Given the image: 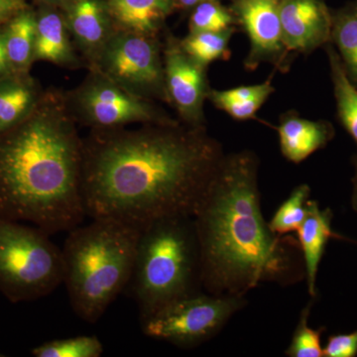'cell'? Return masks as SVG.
<instances>
[{
	"label": "cell",
	"instance_id": "6da1fadb",
	"mask_svg": "<svg viewBox=\"0 0 357 357\" xmlns=\"http://www.w3.org/2000/svg\"><path fill=\"white\" fill-rule=\"evenodd\" d=\"M225 155L204 126L177 121L93 129L83 139L86 217L141 227L192 217Z\"/></svg>",
	"mask_w": 357,
	"mask_h": 357
},
{
	"label": "cell",
	"instance_id": "7a4b0ae2",
	"mask_svg": "<svg viewBox=\"0 0 357 357\" xmlns=\"http://www.w3.org/2000/svg\"><path fill=\"white\" fill-rule=\"evenodd\" d=\"M257 173L250 152L223 156L192 215L202 287L211 295L245 297L262 282L301 278L298 241L276 236L263 218Z\"/></svg>",
	"mask_w": 357,
	"mask_h": 357
},
{
	"label": "cell",
	"instance_id": "3957f363",
	"mask_svg": "<svg viewBox=\"0 0 357 357\" xmlns=\"http://www.w3.org/2000/svg\"><path fill=\"white\" fill-rule=\"evenodd\" d=\"M83 139L65 93L43 91L22 121L0 133V217L51 234L86 218Z\"/></svg>",
	"mask_w": 357,
	"mask_h": 357
},
{
	"label": "cell",
	"instance_id": "277c9868",
	"mask_svg": "<svg viewBox=\"0 0 357 357\" xmlns=\"http://www.w3.org/2000/svg\"><path fill=\"white\" fill-rule=\"evenodd\" d=\"M68 232L62 252L70 306L79 318L95 324L130 282L140 229L93 220Z\"/></svg>",
	"mask_w": 357,
	"mask_h": 357
},
{
	"label": "cell",
	"instance_id": "5b68a950",
	"mask_svg": "<svg viewBox=\"0 0 357 357\" xmlns=\"http://www.w3.org/2000/svg\"><path fill=\"white\" fill-rule=\"evenodd\" d=\"M140 319L199 292L201 258L194 218H160L140 229L128 284Z\"/></svg>",
	"mask_w": 357,
	"mask_h": 357
},
{
	"label": "cell",
	"instance_id": "8992f818",
	"mask_svg": "<svg viewBox=\"0 0 357 357\" xmlns=\"http://www.w3.org/2000/svg\"><path fill=\"white\" fill-rule=\"evenodd\" d=\"M62 249L38 227L0 217V292L11 302L48 296L64 283Z\"/></svg>",
	"mask_w": 357,
	"mask_h": 357
},
{
	"label": "cell",
	"instance_id": "52a82bcc",
	"mask_svg": "<svg viewBox=\"0 0 357 357\" xmlns=\"http://www.w3.org/2000/svg\"><path fill=\"white\" fill-rule=\"evenodd\" d=\"M245 297L201 292L181 298L140 319L146 337L191 349L215 335L246 305Z\"/></svg>",
	"mask_w": 357,
	"mask_h": 357
},
{
	"label": "cell",
	"instance_id": "ba28073f",
	"mask_svg": "<svg viewBox=\"0 0 357 357\" xmlns=\"http://www.w3.org/2000/svg\"><path fill=\"white\" fill-rule=\"evenodd\" d=\"M66 96L76 121L93 129L174 121L149 98L136 95L96 70H91L86 81Z\"/></svg>",
	"mask_w": 357,
	"mask_h": 357
},
{
	"label": "cell",
	"instance_id": "9c48e42d",
	"mask_svg": "<svg viewBox=\"0 0 357 357\" xmlns=\"http://www.w3.org/2000/svg\"><path fill=\"white\" fill-rule=\"evenodd\" d=\"M91 70L136 95L167 98L164 65L154 36L115 30Z\"/></svg>",
	"mask_w": 357,
	"mask_h": 357
},
{
	"label": "cell",
	"instance_id": "30bf717a",
	"mask_svg": "<svg viewBox=\"0 0 357 357\" xmlns=\"http://www.w3.org/2000/svg\"><path fill=\"white\" fill-rule=\"evenodd\" d=\"M206 67L190 57L176 39H170L164 53L167 98L172 102L185 124L201 128L203 105L208 95Z\"/></svg>",
	"mask_w": 357,
	"mask_h": 357
},
{
	"label": "cell",
	"instance_id": "8fae6325",
	"mask_svg": "<svg viewBox=\"0 0 357 357\" xmlns=\"http://www.w3.org/2000/svg\"><path fill=\"white\" fill-rule=\"evenodd\" d=\"M279 6L280 0H234V15L250 41L246 66L251 69L264 61L278 60L286 51Z\"/></svg>",
	"mask_w": 357,
	"mask_h": 357
},
{
	"label": "cell",
	"instance_id": "7c38bea8",
	"mask_svg": "<svg viewBox=\"0 0 357 357\" xmlns=\"http://www.w3.org/2000/svg\"><path fill=\"white\" fill-rule=\"evenodd\" d=\"M279 11L286 51L310 52L332 38V18L319 0H280Z\"/></svg>",
	"mask_w": 357,
	"mask_h": 357
},
{
	"label": "cell",
	"instance_id": "4fadbf2b",
	"mask_svg": "<svg viewBox=\"0 0 357 357\" xmlns=\"http://www.w3.org/2000/svg\"><path fill=\"white\" fill-rule=\"evenodd\" d=\"M64 17L70 36L93 67L115 28L107 1L65 0Z\"/></svg>",
	"mask_w": 357,
	"mask_h": 357
},
{
	"label": "cell",
	"instance_id": "5bb4252c",
	"mask_svg": "<svg viewBox=\"0 0 357 357\" xmlns=\"http://www.w3.org/2000/svg\"><path fill=\"white\" fill-rule=\"evenodd\" d=\"M332 218L331 210H321L317 202L309 199L306 218L297 230V241L304 262L307 290L312 298L316 297L317 276L326 244L332 237L340 238L333 231Z\"/></svg>",
	"mask_w": 357,
	"mask_h": 357
},
{
	"label": "cell",
	"instance_id": "9a60e30c",
	"mask_svg": "<svg viewBox=\"0 0 357 357\" xmlns=\"http://www.w3.org/2000/svg\"><path fill=\"white\" fill-rule=\"evenodd\" d=\"M34 61H46L61 67H79L64 14L45 7L36 13Z\"/></svg>",
	"mask_w": 357,
	"mask_h": 357
},
{
	"label": "cell",
	"instance_id": "2e32d148",
	"mask_svg": "<svg viewBox=\"0 0 357 357\" xmlns=\"http://www.w3.org/2000/svg\"><path fill=\"white\" fill-rule=\"evenodd\" d=\"M277 130L282 154L295 164L325 147L333 136V128L326 122L307 121L296 115L285 117Z\"/></svg>",
	"mask_w": 357,
	"mask_h": 357
},
{
	"label": "cell",
	"instance_id": "e0dca14e",
	"mask_svg": "<svg viewBox=\"0 0 357 357\" xmlns=\"http://www.w3.org/2000/svg\"><path fill=\"white\" fill-rule=\"evenodd\" d=\"M116 29L154 36L174 6L173 0H107Z\"/></svg>",
	"mask_w": 357,
	"mask_h": 357
},
{
	"label": "cell",
	"instance_id": "ac0fdd59",
	"mask_svg": "<svg viewBox=\"0 0 357 357\" xmlns=\"http://www.w3.org/2000/svg\"><path fill=\"white\" fill-rule=\"evenodd\" d=\"M42 93L43 91L29 73H10L0 79V133L27 117Z\"/></svg>",
	"mask_w": 357,
	"mask_h": 357
},
{
	"label": "cell",
	"instance_id": "d6986e66",
	"mask_svg": "<svg viewBox=\"0 0 357 357\" xmlns=\"http://www.w3.org/2000/svg\"><path fill=\"white\" fill-rule=\"evenodd\" d=\"M3 30L4 45L13 73H29L34 61L36 13L27 8L13 16Z\"/></svg>",
	"mask_w": 357,
	"mask_h": 357
},
{
	"label": "cell",
	"instance_id": "ffe728a7",
	"mask_svg": "<svg viewBox=\"0 0 357 357\" xmlns=\"http://www.w3.org/2000/svg\"><path fill=\"white\" fill-rule=\"evenodd\" d=\"M328 50L338 115L357 144V88L347 76L340 55L332 47Z\"/></svg>",
	"mask_w": 357,
	"mask_h": 357
},
{
	"label": "cell",
	"instance_id": "44dd1931",
	"mask_svg": "<svg viewBox=\"0 0 357 357\" xmlns=\"http://www.w3.org/2000/svg\"><path fill=\"white\" fill-rule=\"evenodd\" d=\"M234 31L230 27L218 32L190 33L180 44L190 57L206 67L213 61L227 57Z\"/></svg>",
	"mask_w": 357,
	"mask_h": 357
},
{
	"label": "cell",
	"instance_id": "7402d4cb",
	"mask_svg": "<svg viewBox=\"0 0 357 357\" xmlns=\"http://www.w3.org/2000/svg\"><path fill=\"white\" fill-rule=\"evenodd\" d=\"M310 194L311 189L307 185H300L293 190L290 196L275 211L271 222L268 223L273 234L285 236L299 229L306 218Z\"/></svg>",
	"mask_w": 357,
	"mask_h": 357
},
{
	"label": "cell",
	"instance_id": "603a6c76",
	"mask_svg": "<svg viewBox=\"0 0 357 357\" xmlns=\"http://www.w3.org/2000/svg\"><path fill=\"white\" fill-rule=\"evenodd\" d=\"M332 38L347 76L357 86V10L340 14L333 22Z\"/></svg>",
	"mask_w": 357,
	"mask_h": 357
},
{
	"label": "cell",
	"instance_id": "cb8c5ba5",
	"mask_svg": "<svg viewBox=\"0 0 357 357\" xmlns=\"http://www.w3.org/2000/svg\"><path fill=\"white\" fill-rule=\"evenodd\" d=\"M102 354L103 345L96 335L51 340L32 351L37 357H98Z\"/></svg>",
	"mask_w": 357,
	"mask_h": 357
},
{
	"label": "cell",
	"instance_id": "d4e9b609",
	"mask_svg": "<svg viewBox=\"0 0 357 357\" xmlns=\"http://www.w3.org/2000/svg\"><path fill=\"white\" fill-rule=\"evenodd\" d=\"M312 303L301 312L299 323L293 333L292 340L285 354L290 357H321L324 349L321 347V337L324 328L314 330L307 325Z\"/></svg>",
	"mask_w": 357,
	"mask_h": 357
},
{
	"label": "cell",
	"instance_id": "484cf974",
	"mask_svg": "<svg viewBox=\"0 0 357 357\" xmlns=\"http://www.w3.org/2000/svg\"><path fill=\"white\" fill-rule=\"evenodd\" d=\"M234 18L215 0L202 2L192 14L190 33L222 31L231 27Z\"/></svg>",
	"mask_w": 357,
	"mask_h": 357
},
{
	"label": "cell",
	"instance_id": "4316f807",
	"mask_svg": "<svg viewBox=\"0 0 357 357\" xmlns=\"http://www.w3.org/2000/svg\"><path fill=\"white\" fill-rule=\"evenodd\" d=\"M274 91L270 81L255 86H238V88L227 89V91H210L208 98L215 107H220L223 103L245 102L252 98L264 96L267 98Z\"/></svg>",
	"mask_w": 357,
	"mask_h": 357
},
{
	"label": "cell",
	"instance_id": "83f0119b",
	"mask_svg": "<svg viewBox=\"0 0 357 357\" xmlns=\"http://www.w3.org/2000/svg\"><path fill=\"white\" fill-rule=\"evenodd\" d=\"M357 354V331L347 335H331L325 349L324 356L354 357Z\"/></svg>",
	"mask_w": 357,
	"mask_h": 357
},
{
	"label": "cell",
	"instance_id": "f1b7e54d",
	"mask_svg": "<svg viewBox=\"0 0 357 357\" xmlns=\"http://www.w3.org/2000/svg\"><path fill=\"white\" fill-rule=\"evenodd\" d=\"M267 98L259 96V98H252V100H245V102H227L218 107V109L227 112L230 116L237 119V121H246V119H253L256 112L262 107L263 103Z\"/></svg>",
	"mask_w": 357,
	"mask_h": 357
},
{
	"label": "cell",
	"instance_id": "f546056e",
	"mask_svg": "<svg viewBox=\"0 0 357 357\" xmlns=\"http://www.w3.org/2000/svg\"><path fill=\"white\" fill-rule=\"evenodd\" d=\"M26 8L24 0H0V28Z\"/></svg>",
	"mask_w": 357,
	"mask_h": 357
},
{
	"label": "cell",
	"instance_id": "4dcf8cb0",
	"mask_svg": "<svg viewBox=\"0 0 357 357\" xmlns=\"http://www.w3.org/2000/svg\"><path fill=\"white\" fill-rule=\"evenodd\" d=\"M10 73H13V70H11L8 58H7L6 45H4L3 30H2V28H0V79L7 76Z\"/></svg>",
	"mask_w": 357,
	"mask_h": 357
},
{
	"label": "cell",
	"instance_id": "1f68e13d",
	"mask_svg": "<svg viewBox=\"0 0 357 357\" xmlns=\"http://www.w3.org/2000/svg\"><path fill=\"white\" fill-rule=\"evenodd\" d=\"M204 1H208V0H178V3L184 7L197 6Z\"/></svg>",
	"mask_w": 357,
	"mask_h": 357
},
{
	"label": "cell",
	"instance_id": "d6a6232c",
	"mask_svg": "<svg viewBox=\"0 0 357 357\" xmlns=\"http://www.w3.org/2000/svg\"><path fill=\"white\" fill-rule=\"evenodd\" d=\"M354 196H352V206H354V210L357 211V161H356V177L354 178Z\"/></svg>",
	"mask_w": 357,
	"mask_h": 357
},
{
	"label": "cell",
	"instance_id": "836d02e7",
	"mask_svg": "<svg viewBox=\"0 0 357 357\" xmlns=\"http://www.w3.org/2000/svg\"><path fill=\"white\" fill-rule=\"evenodd\" d=\"M47 1H57V0H47ZM63 2H65V0H63Z\"/></svg>",
	"mask_w": 357,
	"mask_h": 357
}]
</instances>
